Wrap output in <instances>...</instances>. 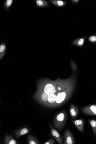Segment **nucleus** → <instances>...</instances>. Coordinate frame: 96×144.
Here are the masks:
<instances>
[{
  "label": "nucleus",
  "mask_w": 96,
  "mask_h": 144,
  "mask_svg": "<svg viewBox=\"0 0 96 144\" xmlns=\"http://www.w3.org/2000/svg\"><path fill=\"white\" fill-rule=\"evenodd\" d=\"M76 79L73 75L65 79L55 81L45 79L38 84L35 97L41 104L54 108L60 106L71 97L75 89Z\"/></svg>",
  "instance_id": "obj_1"
},
{
  "label": "nucleus",
  "mask_w": 96,
  "mask_h": 144,
  "mask_svg": "<svg viewBox=\"0 0 96 144\" xmlns=\"http://www.w3.org/2000/svg\"><path fill=\"white\" fill-rule=\"evenodd\" d=\"M67 114L65 111H63L54 117V128L58 130H61L66 121Z\"/></svg>",
  "instance_id": "obj_2"
},
{
  "label": "nucleus",
  "mask_w": 96,
  "mask_h": 144,
  "mask_svg": "<svg viewBox=\"0 0 96 144\" xmlns=\"http://www.w3.org/2000/svg\"><path fill=\"white\" fill-rule=\"evenodd\" d=\"M82 111L87 115L96 116V105H92L87 106L81 109Z\"/></svg>",
  "instance_id": "obj_3"
},
{
  "label": "nucleus",
  "mask_w": 96,
  "mask_h": 144,
  "mask_svg": "<svg viewBox=\"0 0 96 144\" xmlns=\"http://www.w3.org/2000/svg\"><path fill=\"white\" fill-rule=\"evenodd\" d=\"M51 134L54 139L59 144L63 143V136H61L57 130L52 127L51 124H49Z\"/></svg>",
  "instance_id": "obj_4"
},
{
  "label": "nucleus",
  "mask_w": 96,
  "mask_h": 144,
  "mask_svg": "<svg viewBox=\"0 0 96 144\" xmlns=\"http://www.w3.org/2000/svg\"><path fill=\"white\" fill-rule=\"evenodd\" d=\"M64 144H75V140L74 137L70 131L67 130L65 131L64 134Z\"/></svg>",
  "instance_id": "obj_5"
},
{
  "label": "nucleus",
  "mask_w": 96,
  "mask_h": 144,
  "mask_svg": "<svg viewBox=\"0 0 96 144\" xmlns=\"http://www.w3.org/2000/svg\"><path fill=\"white\" fill-rule=\"evenodd\" d=\"M70 120L78 131L83 133L84 120L83 119L76 120Z\"/></svg>",
  "instance_id": "obj_6"
},
{
  "label": "nucleus",
  "mask_w": 96,
  "mask_h": 144,
  "mask_svg": "<svg viewBox=\"0 0 96 144\" xmlns=\"http://www.w3.org/2000/svg\"><path fill=\"white\" fill-rule=\"evenodd\" d=\"M30 130L28 128H24L18 129L14 132V135L16 139L24 135L27 134L30 132Z\"/></svg>",
  "instance_id": "obj_7"
},
{
  "label": "nucleus",
  "mask_w": 96,
  "mask_h": 144,
  "mask_svg": "<svg viewBox=\"0 0 96 144\" xmlns=\"http://www.w3.org/2000/svg\"><path fill=\"white\" fill-rule=\"evenodd\" d=\"M70 112L72 118L75 119L78 115L79 111L78 108L73 104H71L69 108Z\"/></svg>",
  "instance_id": "obj_8"
},
{
  "label": "nucleus",
  "mask_w": 96,
  "mask_h": 144,
  "mask_svg": "<svg viewBox=\"0 0 96 144\" xmlns=\"http://www.w3.org/2000/svg\"><path fill=\"white\" fill-rule=\"evenodd\" d=\"M86 36L74 40L72 42V45L80 47H82L85 42Z\"/></svg>",
  "instance_id": "obj_9"
},
{
  "label": "nucleus",
  "mask_w": 96,
  "mask_h": 144,
  "mask_svg": "<svg viewBox=\"0 0 96 144\" xmlns=\"http://www.w3.org/2000/svg\"><path fill=\"white\" fill-rule=\"evenodd\" d=\"M4 142L6 144H18L16 140L12 136L8 134H6L4 138Z\"/></svg>",
  "instance_id": "obj_10"
},
{
  "label": "nucleus",
  "mask_w": 96,
  "mask_h": 144,
  "mask_svg": "<svg viewBox=\"0 0 96 144\" xmlns=\"http://www.w3.org/2000/svg\"><path fill=\"white\" fill-rule=\"evenodd\" d=\"M55 6L59 7H63L68 2L60 0H52L49 1Z\"/></svg>",
  "instance_id": "obj_11"
},
{
  "label": "nucleus",
  "mask_w": 96,
  "mask_h": 144,
  "mask_svg": "<svg viewBox=\"0 0 96 144\" xmlns=\"http://www.w3.org/2000/svg\"><path fill=\"white\" fill-rule=\"evenodd\" d=\"M36 3V7L44 8L47 7L50 4L47 1L44 0H35Z\"/></svg>",
  "instance_id": "obj_12"
},
{
  "label": "nucleus",
  "mask_w": 96,
  "mask_h": 144,
  "mask_svg": "<svg viewBox=\"0 0 96 144\" xmlns=\"http://www.w3.org/2000/svg\"><path fill=\"white\" fill-rule=\"evenodd\" d=\"M6 51V45L4 43H2L0 45V56L1 60L5 53Z\"/></svg>",
  "instance_id": "obj_13"
},
{
  "label": "nucleus",
  "mask_w": 96,
  "mask_h": 144,
  "mask_svg": "<svg viewBox=\"0 0 96 144\" xmlns=\"http://www.w3.org/2000/svg\"><path fill=\"white\" fill-rule=\"evenodd\" d=\"M27 143L28 144H39L35 138L30 135H29L28 136Z\"/></svg>",
  "instance_id": "obj_14"
},
{
  "label": "nucleus",
  "mask_w": 96,
  "mask_h": 144,
  "mask_svg": "<svg viewBox=\"0 0 96 144\" xmlns=\"http://www.w3.org/2000/svg\"><path fill=\"white\" fill-rule=\"evenodd\" d=\"M14 1V0H5L4 3V7L5 9L7 11L9 10Z\"/></svg>",
  "instance_id": "obj_15"
},
{
  "label": "nucleus",
  "mask_w": 96,
  "mask_h": 144,
  "mask_svg": "<svg viewBox=\"0 0 96 144\" xmlns=\"http://www.w3.org/2000/svg\"><path fill=\"white\" fill-rule=\"evenodd\" d=\"M88 121L90 123L92 128L94 137L96 134V120H88Z\"/></svg>",
  "instance_id": "obj_16"
},
{
  "label": "nucleus",
  "mask_w": 96,
  "mask_h": 144,
  "mask_svg": "<svg viewBox=\"0 0 96 144\" xmlns=\"http://www.w3.org/2000/svg\"><path fill=\"white\" fill-rule=\"evenodd\" d=\"M88 40L90 42L93 43H96V35L90 36L88 38Z\"/></svg>",
  "instance_id": "obj_17"
},
{
  "label": "nucleus",
  "mask_w": 96,
  "mask_h": 144,
  "mask_svg": "<svg viewBox=\"0 0 96 144\" xmlns=\"http://www.w3.org/2000/svg\"><path fill=\"white\" fill-rule=\"evenodd\" d=\"M70 64L72 71L74 72L76 71L77 70V67L76 64L72 60Z\"/></svg>",
  "instance_id": "obj_18"
},
{
  "label": "nucleus",
  "mask_w": 96,
  "mask_h": 144,
  "mask_svg": "<svg viewBox=\"0 0 96 144\" xmlns=\"http://www.w3.org/2000/svg\"><path fill=\"white\" fill-rule=\"evenodd\" d=\"M55 143V141L54 140L50 139L44 143V144H53Z\"/></svg>",
  "instance_id": "obj_19"
},
{
  "label": "nucleus",
  "mask_w": 96,
  "mask_h": 144,
  "mask_svg": "<svg viewBox=\"0 0 96 144\" xmlns=\"http://www.w3.org/2000/svg\"><path fill=\"white\" fill-rule=\"evenodd\" d=\"M72 4H77L78 3H79L80 1H78V0H75V1H71Z\"/></svg>",
  "instance_id": "obj_20"
}]
</instances>
